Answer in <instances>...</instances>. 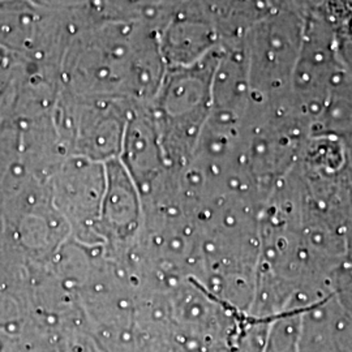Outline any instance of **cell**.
<instances>
[{
	"mask_svg": "<svg viewBox=\"0 0 352 352\" xmlns=\"http://www.w3.org/2000/svg\"><path fill=\"white\" fill-rule=\"evenodd\" d=\"M304 26L296 11L279 10L247 32L243 47L251 88L269 91L291 84L302 50Z\"/></svg>",
	"mask_w": 352,
	"mask_h": 352,
	"instance_id": "cell-1",
	"label": "cell"
}]
</instances>
